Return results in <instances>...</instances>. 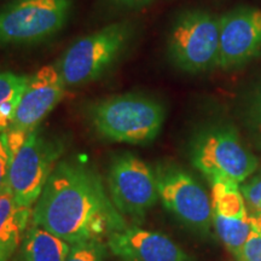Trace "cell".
<instances>
[{"mask_svg":"<svg viewBox=\"0 0 261 261\" xmlns=\"http://www.w3.org/2000/svg\"><path fill=\"white\" fill-rule=\"evenodd\" d=\"M32 223L69 244L102 241L127 227L96 169L75 159L58 161L35 203Z\"/></svg>","mask_w":261,"mask_h":261,"instance_id":"obj_1","label":"cell"},{"mask_svg":"<svg viewBox=\"0 0 261 261\" xmlns=\"http://www.w3.org/2000/svg\"><path fill=\"white\" fill-rule=\"evenodd\" d=\"M90 119L104 139L140 145L158 137L165 121V108L142 93L117 94L92 104Z\"/></svg>","mask_w":261,"mask_h":261,"instance_id":"obj_2","label":"cell"},{"mask_svg":"<svg viewBox=\"0 0 261 261\" xmlns=\"http://www.w3.org/2000/svg\"><path fill=\"white\" fill-rule=\"evenodd\" d=\"M135 32L132 22L119 21L75 41L56 63L67 87L102 77L125 54Z\"/></svg>","mask_w":261,"mask_h":261,"instance_id":"obj_3","label":"cell"},{"mask_svg":"<svg viewBox=\"0 0 261 261\" xmlns=\"http://www.w3.org/2000/svg\"><path fill=\"white\" fill-rule=\"evenodd\" d=\"M191 161L210 180L240 184L255 172L257 160L242 145L231 126L202 129L191 143Z\"/></svg>","mask_w":261,"mask_h":261,"instance_id":"obj_4","label":"cell"},{"mask_svg":"<svg viewBox=\"0 0 261 261\" xmlns=\"http://www.w3.org/2000/svg\"><path fill=\"white\" fill-rule=\"evenodd\" d=\"M168 57L187 73H200L218 67L219 17L194 9L178 16L168 37Z\"/></svg>","mask_w":261,"mask_h":261,"instance_id":"obj_5","label":"cell"},{"mask_svg":"<svg viewBox=\"0 0 261 261\" xmlns=\"http://www.w3.org/2000/svg\"><path fill=\"white\" fill-rule=\"evenodd\" d=\"M73 0H12L0 8V45L47 40L65 27Z\"/></svg>","mask_w":261,"mask_h":261,"instance_id":"obj_6","label":"cell"},{"mask_svg":"<svg viewBox=\"0 0 261 261\" xmlns=\"http://www.w3.org/2000/svg\"><path fill=\"white\" fill-rule=\"evenodd\" d=\"M63 150L61 140L45 136L37 128L12 154L8 190L19 203L32 208L37 203Z\"/></svg>","mask_w":261,"mask_h":261,"instance_id":"obj_7","label":"cell"},{"mask_svg":"<svg viewBox=\"0 0 261 261\" xmlns=\"http://www.w3.org/2000/svg\"><path fill=\"white\" fill-rule=\"evenodd\" d=\"M108 184L116 210L135 220H142L158 202L155 173L144 161L129 152H122L113 159Z\"/></svg>","mask_w":261,"mask_h":261,"instance_id":"obj_8","label":"cell"},{"mask_svg":"<svg viewBox=\"0 0 261 261\" xmlns=\"http://www.w3.org/2000/svg\"><path fill=\"white\" fill-rule=\"evenodd\" d=\"M159 197L168 211L189 227L210 230L213 221L212 201L197 181L179 168L166 167L156 172Z\"/></svg>","mask_w":261,"mask_h":261,"instance_id":"obj_9","label":"cell"},{"mask_svg":"<svg viewBox=\"0 0 261 261\" xmlns=\"http://www.w3.org/2000/svg\"><path fill=\"white\" fill-rule=\"evenodd\" d=\"M261 50V10L241 6L219 17V58L224 69L242 65Z\"/></svg>","mask_w":261,"mask_h":261,"instance_id":"obj_10","label":"cell"},{"mask_svg":"<svg viewBox=\"0 0 261 261\" xmlns=\"http://www.w3.org/2000/svg\"><path fill=\"white\" fill-rule=\"evenodd\" d=\"M65 85L57 64H47L29 75L16 110L12 128L31 133L61 102Z\"/></svg>","mask_w":261,"mask_h":261,"instance_id":"obj_11","label":"cell"},{"mask_svg":"<svg viewBox=\"0 0 261 261\" xmlns=\"http://www.w3.org/2000/svg\"><path fill=\"white\" fill-rule=\"evenodd\" d=\"M213 224L225 247L238 256L253 231L249 211L238 184L224 180L212 182Z\"/></svg>","mask_w":261,"mask_h":261,"instance_id":"obj_12","label":"cell"},{"mask_svg":"<svg viewBox=\"0 0 261 261\" xmlns=\"http://www.w3.org/2000/svg\"><path fill=\"white\" fill-rule=\"evenodd\" d=\"M108 246L121 261H191L167 236L138 226H127L109 234Z\"/></svg>","mask_w":261,"mask_h":261,"instance_id":"obj_13","label":"cell"},{"mask_svg":"<svg viewBox=\"0 0 261 261\" xmlns=\"http://www.w3.org/2000/svg\"><path fill=\"white\" fill-rule=\"evenodd\" d=\"M33 214V208L21 204L9 190L0 194V250L10 256L18 247Z\"/></svg>","mask_w":261,"mask_h":261,"instance_id":"obj_14","label":"cell"},{"mask_svg":"<svg viewBox=\"0 0 261 261\" xmlns=\"http://www.w3.org/2000/svg\"><path fill=\"white\" fill-rule=\"evenodd\" d=\"M70 244L46 228L32 224L23 238V261H64Z\"/></svg>","mask_w":261,"mask_h":261,"instance_id":"obj_15","label":"cell"},{"mask_svg":"<svg viewBox=\"0 0 261 261\" xmlns=\"http://www.w3.org/2000/svg\"><path fill=\"white\" fill-rule=\"evenodd\" d=\"M29 75L0 71V133L10 128Z\"/></svg>","mask_w":261,"mask_h":261,"instance_id":"obj_16","label":"cell"},{"mask_svg":"<svg viewBox=\"0 0 261 261\" xmlns=\"http://www.w3.org/2000/svg\"><path fill=\"white\" fill-rule=\"evenodd\" d=\"M64 261H104V247L97 240L70 244Z\"/></svg>","mask_w":261,"mask_h":261,"instance_id":"obj_17","label":"cell"},{"mask_svg":"<svg viewBox=\"0 0 261 261\" xmlns=\"http://www.w3.org/2000/svg\"><path fill=\"white\" fill-rule=\"evenodd\" d=\"M241 190L249 213H261V174L244 184Z\"/></svg>","mask_w":261,"mask_h":261,"instance_id":"obj_18","label":"cell"},{"mask_svg":"<svg viewBox=\"0 0 261 261\" xmlns=\"http://www.w3.org/2000/svg\"><path fill=\"white\" fill-rule=\"evenodd\" d=\"M12 154L5 132L0 133V194L8 190V178Z\"/></svg>","mask_w":261,"mask_h":261,"instance_id":"obj_19","label":"cell"},{"mask_svg":"<svg viewBox=\"0 0 261 261\" xmlns=\"http://www.w3.org/2000/svg\"><path fill=\"white\" fill-rule=\"evenodd\" d=\"M238 261H261V234L253 228L237 256Z\"/></svg>","mask_w":261,"mask_h":261,"instance_id":"obj_20","label":"cell"},{"mask_svg":"<svg viewBox=\"0 0 261 261\" xmlns=\"http://www.w3.org/2000/svg\"><path fill=\"white\" fill-rule=\"evenodd\" d=\"M154 0H103L104 5L113 12H128L142 9Z\"/></svg>","mask_w":261,"mask_h":261,"instance_id":"obj_21","label":"cell"},{"mask_svg":"<svg viewBox=\"0 0 261 261\" xmlns=\"http://www.w3.org/2000/svg\"><path fill=\"white\" fill-rule=\"evenodd\" d=\"M249 116L253 125L261 133V80L254 89L252 102L249 106Z\"/></svg>","mask_w":261,"mask_h":261,"instance_id":"obj_22","label":"cell"},{"mask_svg":"<svg viewBox=\"0 0 261 261\" xmlns=\"http://www.w3.org/2000/svg\"><path fill=\"white\" fill-rule=\"evenodd\" d=\"M249 217L253 228L261 234V213H249Z\"/></svg>","mask_w":261,"mask_h":261,"instance_id":"obj_23","label":"cell"},{"mask_svg":"<svg viewBox=\"0 0 261 261\" xmlns=\"http://www.w3.org/2000/svg\"><path fill=\"white\" fill-rule=\"evenodd\" d=\"M8 259H9V256L6 255L4 252H2V250H0V261H6Z\"/></svg>","mask_w":261,"mask_h":261,"instance_id":"obj_24","label":"cell"}]
</instances>
